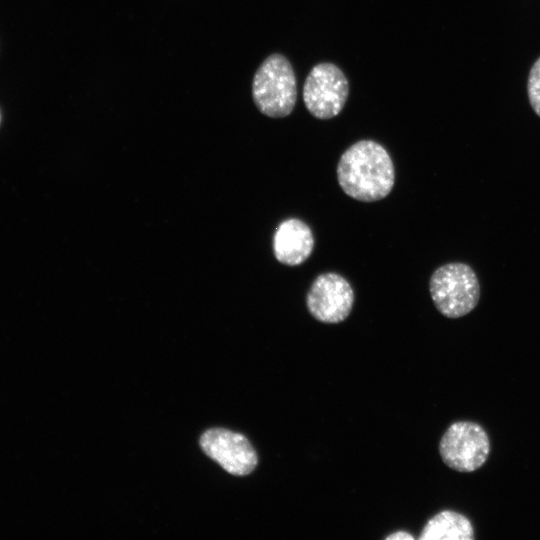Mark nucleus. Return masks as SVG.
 I'll list each match as a JSON object with an SVG mask.
<instances>
[{"mask_svg":"<svg viewBox=\"0 0 540 540\" xmlns=\"http://www.w3.org/2000/svg\"><path fill=\"white\" fill-rule=\"evenodd\" d=\"M313 248V233L302 220L289 218L278 225L273 237V252L280 263L300 265L308 259Z\"/></svg>","mask_w":540,"mask_h":540,"instance_id":"nucleus-8","label":"nucleus"},{"mask_svg":"<svg viewBox=\"0 0 540 540\" xmlns=\"http://www.w3.org/2000/svg\"><path fill=\"white\" fill-rule=\"evenodd\" d=\"M0 120H1V115H0Z\"/></svg>","mask_w":540,"mask_h":540,"instance_id":"nucleus-12","label":"nucleus"},{"mask_svg":"<svg viewBox=\"0 0 540 540\" xmlns=\"http://www.w3.org/2000/svg\"><path fill=\"white\" fill-rule=\"evenodd\" d=\"M349 94L348 80L333 63H319L306 77L303 101L307 110L318 119H330L343 109Z\"/></svg>","mask_w":540,"mask_h":540,"instance_id":"nucleus-5","label":"nucleus"},{"mask_svg":"<svg viewBox=\"0 0 540 540\" xmlns=\"http://www.w3.org/2000/svg\"><path fill=\"white\" fill-rule=\"evenodd\" d=\"M471 522L462 514L444 510L434 515L419 536L420 540H471L474 539Z\"/></svg>","mask_w":540,"mask_h":540,"instance_id":"nucleus-9","label":"nucleus"},{"mask_svg":"<svg viewBox=\"0 0 540 540\" xmlns=\"http://www.w3.org/2000/svg\"><path fill=\"white\" fill-rule=\"evenodd\" d=\"M337 179L351 198L374 202L385 198L395 182L393 161L373 140H361L344 151L337 165Z\"/></svg>","mask_w":540,"mask_h":540,"instance_id":"nucleus-1","label":"nucleus"},{"mask_svg":"<svg viewBox=\"0 0 540 540\" xmlns=\"http://www.w3.org/2000/svg\"><path fill=\"white\" fill-rule=\"evenodd\" d=\"M200 445L207 456L233 475L250 474L258 463L251 443L239 433L222 428L211 429L201 436Z\"/></svg>","mask_w":540,"mask_h":540,"instance_id":"nucleus-7","label":"nucleus"},{"mask_svg":"<svg viewBox=\"0 0 540 540\" xmlns=\"http://www.w3.org/2000/svg\"><path fill=\"white\" fill-rule=\"evenodd\" d=\"M527 89L530 104L535 113L540 116V58L530 70Z\"/></svg>","mask_w":540,"mask_h":540,"instance_id":"nucleus-10","label":"nucleus"},{"mask_svg":"<svg viewBox=\"0 0 540 540\" xmlns=\"http://www.w3.org/2000/svg\"><path fill=\"white\" fill-rule=\"evenodd\" d=\"M386 540H413L414 536L406 531H397L385 537Z\"/></svg>","mask_w":540,"mask_h":540,"instance_id":"nucleus-11","label":"nucleus"},{"mask_svg":"<svg viewBox=\"0 0 540 540\" xmlns=\"http://www.w3.org/2000/svg\"><path fill=\"white\" fill-rule=\"evenodd\" d=\"M354 291L341 275L328 272L319 275L312 283L306 297L310 314L324 323H339L350 314Z\"/></svg>","mask_w":540,"mask_h":540,"instance_id":"nucleus-6","label":"nucleus"},{"mask_svg":"<svg viewBox=\"0 0 540 540\" xmlns=\"http://www.w3.org/2000/svg\"><path fill=\"white\" fill-rule=\"evenodd\" d=\"M252 96L258 110L272 118L288 116L297 100V82L289 60L281 54L267 57L256 71Z\"/></svg>","mask_w":540,"mask_h":540,"instance_id":"nucleus-2","label":"nucleus"},{"mask_svg":"<svg viewBox=\"0 0 540 540\" xmlns=\"http://www.w3.org/2000/svg\"><path fill=\"white\" fill-rule=\"evenodd\" d=\"M490 441L477 423L459 421L449 426L439 443L443 462L459 472H473L487 460Z\"/></svg>","mask_w":540,"mask_h":540,"instance_id":"nucleus-4","label":"nucleus"},{"mask_svg":"<svg viewBox=\"0 0 540 540\" xmlns=\"http://www.w3.org/2000/svg\"><path fill=\"white\" fill-rule=\"evenodd\" d=\"M431 298L437 310L448 318L470 313L480 299V284L467 264L452 262L437 268L429 280Z\"/></svg>","mask_w":540,"mask_h":540,"instance_id":"nucleus-3","label":"nucleus"}]
</instances>
